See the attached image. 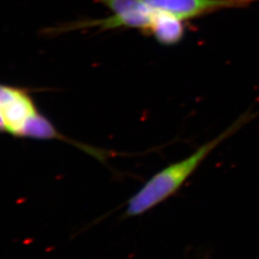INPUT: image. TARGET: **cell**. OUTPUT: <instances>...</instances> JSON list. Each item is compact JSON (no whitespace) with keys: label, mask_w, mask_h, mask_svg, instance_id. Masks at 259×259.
I'll return each mask as SVG.
<instances>
[{"label":"cell","mask_w":259,"mask_h":259,"mask_svg":"<svg viewBox=\"0 0 259 259\" xmlns=\"http://www.w3.org/2000/svg\"><path fill=\"white\" fill-rule=\"evenodd\" d=\"M107 6L113 15H125L151 8L144 0H97Z\"/></svg>","instance_id":"obj_4"},{"label":"cell","mask_w":259,"mask_h":259,"mask_svg":"<svg viewBox=\"0 0 259 259\" xmlns=\"http://www.w3.org/2000/svg\"><path fill=\"white\" fill-rule=\"evenodd\" d=\"M149 35H153L163 46L177 45L185 36L183 20L164 12L155 11Z\"/></svg>","instance_id":"obj_3"},{"label":"cell","mask_w":259,"mask_h":259,"mask_svg":"<svg viewBox=\"0 0 259 259\" xmlns=\"http://www.w3.org/2000/svg\"><path fill=\"white\" fill-rule=\"evenodd\" d=\"M0 132H6V125H5L4 117L1 111H0Z\"/></svg>","instance_id":"obj_5"},{"label":"cell","mask_w":259,"mask_h":259,"mask_svg":"<svg viewBox=\"0 0 259 259\" xmlns=\"http://www.w3.org/2000/svg\"><path fill=\"white\" fill-rule=\"evenodd\" d=\"M248 119L249 115L242 117L222 135L203 145L191 156L167 166L152 177L139 192L130 199L126 209L127 216L141 215L175 194L213 149L239 129Z\"/></svg>","instance_id":"obj_1"},{"label":"cell","mask_w":259,"mask_h":259,"mask_svg":"<svg viewBox=\"0 0 259 259\" xmlns=\"http://www.w3.org/2000/svg\"><path fill=\"white\" fill-rule=\"evenodd\" d=\"M155 11L164 12L181 20L196 19L224 9L246 8L257 0H144Z\"/></svg>","instance_id":"obj_2"}]
</instances>
